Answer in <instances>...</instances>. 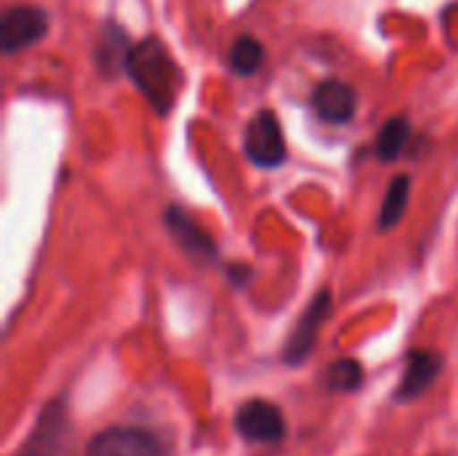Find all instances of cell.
Listing matches in <instances>:
<instances>
[{
  "label": "cell",
  "mask_w": 458,
  "mask_h": 456,
  "mask_svg": "<svg viewBox=\"0 0 458 456\" xmlns=\"http://www.w3.org/2000/svg\"><path fill=\"white\" fill-rule=\"evenodd\" d=\"M445 360L440 352L435 349H413L405 360V371L403 379L394 390V400L397 403H411L416 398H421L443 374Z\"/></svg>",
  "instance_id": "obj_8"
},
{
  "label": "cell",
  "mask_w": 458,
  "mask_h": 456,
  "mask_svg": "<svg viewBox=\"0 0 458 456\" xmlns=\"http://www.w3.org/2000/svg\"><path fill=\"white\" fill-rule=\"evenodd\" d=\"M408 140H411V121L405 116H394L381 126L376 137V156L381 161H394L403 156Z\"/></svg>",
  "instance_id": "obj_12"
},
{
  "label": "cell",
  "mask_w": 458,
  "mask_h": 456,
  "mask_svg": "<svg viewBox=\"0 0 458 456\" xmlns=\"http://www.w3.org/2000/svg\"><path fill=\"white\" fill-rule=\"evenodd\" d=\"M330 314H333V296H330V290H319L311 298V304L303 309V314L298 317L295 328L287 336V344L282 349L284 366L298 368V366H303L309 360V355L317 347L319 331L325 328V323L330 320Z\"/></svg>",
  "instance_id": "obj_3"
},
{
  "label": "cell",
  "mask_w": 458,
  "mask_h": 456,
  "mask_svg": "<svg viewBox=\"0 0 458 456\" xmlns=\"http://www.w3.org/2000/svg\"><path fill=\"white\" fill-rule=\"evenodd\" d=\"M244 153L252 164L274 169L287 159V142L279 118L271 110H258L244 129Z\"/></svg>",
  "instance_id": "obj_5"
},
{
  "label": "cell",
  "mask_w": 458,
  "mask_h": 456,
  "mask_svg": "<svg viewBox=\"0 0 458 456\" xmlns=\"http://www.w3.org/2000/svg\"><path fill=\"white\" fill-rule=\"evenodd\" d=\"M266 62V48L258 38L252 35H242L233 40L231 54H228V65L236 75H255Z\"/></svg>",
  "instance_id": "obj_13"
},
{
  "label": "cell",
  "mask_w": 458,
  "mask_h": 456,
  "mask_svg": "<svg viewBox=\"0 0 458 456\" xmlns=\"http://www.w3.org/2000/svg\"><path fill=\"white\" fill-rule=\"evenodd\" d=\"M48 30V13L35 5H13L3 13L0 22V43L5 54L30 48Z\"/></svg>",
  "instance_id": "obj_7"
},
{
  "label": "cell",
  "mask_w": 458,
  "mask_h": 456,
  "mask_svg": "<svg viewBox=\"0 0 458 456\" xmlns=\"http://www.w3.org/2000/svg\"><path fill=\"white\" fill-rule=\"evenodd\" d=\"M311 108L325 124H346L357 113V91L338 78H327L314 89Z\"/></svg>",
  "instance_id": "obj_9"
},
{
  "label": "cell",
  "mask_w": 458,
  "mask_h": 456,
  "mask_svg": "<svg viewBox=\"0 0 458 456\" xmlns=\"http://www.w3.org/2000/svg\"><path fill=\"white\" fill-rule=\"evenodd\" d=\"M233 427L236 433L247 441V443H282L287 435V422L279 406H274L271 400L263 398H250L236 409L233 417Z\"/></svg>",
  "instance_id": "obj_4"
},
{
  "label": "cell",
  "mask_w": 458,
  "mask_h": 456,
  "mask_svg": "<svg viewBox=\"0 0 458 456\" xmlns=\"http://www.w3.org/2000/svg\"><path fill=\"white\" fill-rule=\"evenodd\" d=\"M166 228L172 231V237L193 255V258H215V245L212 239L199 228V223L180 207H169L166 210Z\"/></svg>",
  "instance_id": "obj_10"
},
{
  "label": "cell",
  "mask_w": 458,
  "mask_h": 456,
  "mask_svg": "<svg viewBox=\"0 0 458 456\" xmlns=\"http://www.w3.org/2000/svg\"><path fill=\"white\" fill-rule=\"evenodd\" d=\"M129 51H131V46H129L126 35L118 27H113V24L105 27L102 40H99V67H102V73L113 75L118 67H123V62L115 59V54L123 56V59H129Z\"/></svg>",
  "instance_id": "obj_15"
},
{
  "label": "cell",
  "mask_w": 458,
  "mask_h": 456,
  "mask_svg": "<svg viewBox=\"0 0 458 456\" xmlns=\"http://www.w3.org/2000/svg\"><path fill=\"white\" fill-rule=\"evenodd\" d=\"M83 456H164L153 433L142 427H107L86 443Z\"/></svg>",
  "instance_id": "obj_6"
},
{
  "label": "cell",
  "mask_w": 458,
  "mask_h": 456,
  "mask_svg": "<svg viewBox=\"0 0 458 456\" xmlns=\"http://www.w3.org/2000/svg\"><path fill=\"white\" fill-rule=\"evenodd\" d=\"M362 384H365V368L354 357H341L325 371V387L330 392L349 395V392H357Z\"/></svg>",
  "instance_id": "obj_14"
},
{
  "label": "cell",
  "mask_w": 458,
  "mask_h": 456,
  "mask_svg": "<svg viewBox=\"0 0 458 456\" xmlns=\"http://www.w3.org/2000/svg\"><path fill=\"white\" fill-rule=\"evenodd\" d=\"M408 202H411V177L408 175H400L386 188V196H384L381 210H378V228L381 231L394 228L403 220V215L408 210Z\"/></svg>",
  "instance_id": "obj_11"
},
{
  "label": "cell",
  "mask_w": 458,
  "mask_h": 456,
  "mask_svg": "<svg viewBox=\"0 0 458 456\" xmlns=\"http://www.w3.org/2000/svg\"><path fill=\"white\" fill-rule=\"evenodd\" d=\"M75 454V425L64 398H54L38 414L30 435L13 456H72Z\"/></svg>",
  "instance_id": "obj_2"
},
{
  "label": "cell",
  "mask_w": 458,
  "mask_h": 456,
  "mask_svg": "<svg viewBox=\"0 0 458 456\" xmlns=\"http://www.w3.org/2000/svg\"><path fill=\"white\" fill-rule=\"evenodd\" d=\"M126 75L161 116L174 108L182 91V70L158 38H142L131 46Z\"/></svg>",
  "instance_id": "obj_1"
}]
</instances>
